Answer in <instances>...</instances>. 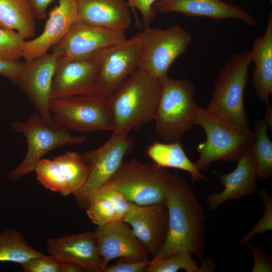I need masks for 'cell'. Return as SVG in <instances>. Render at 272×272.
Returning <instances> with one entry per match:
<instances>
[{"label":"cell","instance_id":"cell-6","mask_svg":"<svg viewBox=\"0 0 272 272\" xmlns=\"http://www.w3.org/2000/svg\"><path fill=\"white\" fill-rule=\"evenodd\" d=\"M173 175L155 164L131 159L123 162L105 185L117 189L135 205L165 204Z\"/></svg>","mask_w":272,"mask_h":272},{"label":"cell","instance_id":"cell-16","mask_svg":"<svg viewBox=\"0 0 272 272\" xmlns=\"http://www.w3.org/2000/svg\"><path fill=\"white\" fill-rule=\"evenodd\" d=\"M126 39L125 31L76 22L66 35L52 47V51L72 57L90 56Z\"/></svg>","mask_w":272,"mask_h":272},{"label":"cell","instance_id":"cell-40","mask_svg":"<svg viewBox=\"0 0 272 272\" xmlns=\"http://www.w3.org/2000/svg\"><path fill=\"white\" fill-rule=\"evenodd\" d=\"M84 269L77 264L71 262H64V272H82Z\"/></svg>","mask_w":272,"mask_h":272},{"label":"cell","instance_id":"cell-20","mask_svg":"<svg viewBox=\"0 0 272 272\" xmlns=\"http://www.w3.org/2000/svg\"><path fill=\"white\" fill-rule=\"evenodd\" d=\"M153 7L161 13L175 12L216 20L236 19L249 26L257 25L255 18L244 9L221 0H158Z\"/></svg>","mask_w":272,"mask_h":272},{"label":"cell","instance_id":"cell-29","mask_svg":"<svg viewBox=\"0 0 272 272\" xmlns=\"http://www.w3.org/2000/svg\"><path fill=\"white\" fill-rule=\"evenodd\" d=\"M86 212L90 220L97 226L119 220L117 211L112 202L97 194L94 195Z\"/></svg>","mask_w":272,"mask_h":272},{"label":"cell","instance_id":"cell-10","mask_svg":"<svg viewBox=\"0 0 272 272\" xmlns=\"http://www.w3.org/2000/svg\"><path fill=\"white\" fill-rule=\"evenodd\" d=\"M107 99L94 93L51 99L49 110L56 124L79 132L112 131Z\"/></svg>","mask_w":272,"mask_h":272},{"label":"cell","instance_id":"cell-3","mask_svg":"<svg viewBox=\"0 0 272 272\" xmlns=\"http://www.w3.org/2000/svg\"><path fill=\"white\" fill-rule=\"evenodd\" d=\"M193 123L202 127L206 135V141L196 148L199 157L195 163L199 170H207L218 161L237 162L251 150L255 140V133L250 129L223 120L197 104Z\"/></svg>","mask_w":272,"mask_h":272},{"label":"cell","instance_id":"cell-22","mask_svg":"<svg viewBox=\"0 0 272 272\" xmlns=\"http://www.w3.org/2000/svg\"><path fill=\"white\" fill-rule=\"evenodd\" d=\"M77 21L109 29L125 31L132 21L125 0H76Z\"/></svg>","mask_w":272,"mask_h":272},{"label":"cell","instance_id":"cell-18","mask_svg":"<svg viewBox=\"0 0 272 272\" xmlns=\"http://www.w3.org/2000/svg\"><path fill=\"white\" fill-rule=\"evenodd\" d=\"M76 0H58L49 12L42 33L37 37L25 41L23 57L29 61L48 53L67 33L78 19Z\"/></svg>","mask_w":272,"mask_h":272},{"label":"cell","instance_id":"cell-37","mask_svg":"<svg viewBox=\"0 0 272 272\" xmlns=\"http://www.w3.org/2000/svg\"><path fill=\"white\" fill-rule=\"evenodd\" d=\"M252 251L254 264L252 271H271V261L269 256L258 246L250 243L247 245Z\"/></svg>","mask_w":272,"mask_h":272},{"label":"cell","instance_id":"cell-19","mask_svg":"<svg viewBox=\"0 0 272 272\" xmlns=\"http://www.w3.org/2000/svg\"><path fill=\"white\" fill-rule=\"evenodd\" d=\"M46 249L50 255L63 262L77 264L84 271L103 272L105 268L98 252L93 231L49 238L46 240Z\"/></svg>","mask_w":272,"mask_h":272},{"label":"cell","instance_id":"cell-23","mask_svg":"<svg viewBox=\"0 0 272 272\" xmlns=\"http://www.w3.org/2000/svg\"><path fill=\"white\" fill-rule=\"evenodd\" d=\"M254 69L252 79L257 98L263 103L269 101L272 94V14H269L262 36L253 41L250 51Z\"/></svg>","mask_w":272,"mask_h":272},{"label":"cell","instance_id":"cell-1","mask_svg":"<svg viewBox=\"0 0 272 272\" xmlns=\"http://www.w3.org/2000/svg\"><path fill=\"white\" fill-rule=\"evenodd\" d=\"M165 205L168 230L157 254L167 257L175 252H187L202 261L206 242L205 213L185 178L178 173L173 175Z\"/></svg>","mask_w":272,"mask_h":272},{"label":"cell","instance_id":"cell-38","mask_svg":"<svg viewBox=\"0 0 272 272\" xmlns=\"http://www.w3.org/2000/svg\"><path fill=\"white\" fill-rule=\"evenodd\" d=\"M36 19L42 20L46 17V10L54 0H29Z\"/></svg>","mask_w":272,"mask_h":272},{"label":"cell","instance_id":"cell-15","mask_svg":"<svg viewBox=\"0 0 272 272\" xmlns=\"http://www.w3.org/2000/svg\"><path fill=\"white\" fill-rule=\"evenodd\" d=\"M96 65L93 54L59 56L53 78L51 99L95 93Z\"/></svg>","mask_w":272,"mask_h":272},{"label":"cell","instance_id":"cell-31","mask_svg":"<svg viewBox=\"0 0 272 272\" xmlns=\"http://www.w3.org/2000/svg\"><path fill=\"white\" fill-rule=\"evenodd\" d=\"M259 195L264 205V211L262 217L254 225L251 230L244 235L240 240L241 246H246L258 234L272 229V198L266 189H261Z\"/></svg>","mask_w":272,"mask_h":272},{"label":"cell","instance_id":"cell-12","mask_svg":"<svg viewBox=\"0 0 272 272\" xmlns=\"http://www.w3.org/2000/svg\"><path fill=\"white\" fill-rule=\"evenodd\" d=\"M60 53H47L25 61L18 85L38 113L46 121L55 124L49 110L51 92L57 61Z\"/></svg>","mask_w":272,"mask_h":272},{"label":"cell","instance_id":"cell-4","mask_svg":"<svg viewBox=\"0 0 272 272\" xmlns=\"http://www.w3.org/2000/svg\"><path fill=\"white\" fill-rule=\"evenodd\" d=\"M251 63L250 51L233 54L221 70L212 98L206 108L216 117L250 129L244 106V95Z\"/></svg>","mask_w":272,"mask_h":272},{"label":"cell","instance_id":"cell-34","mask_svg":"<svg viewBox=\"0 0 272 272\" xmlns=\"http://www.w3.org/2000/svg\"><path fill=\"white\" fill-rule=\"evenodd\" d=\"M158 1L130 0L129 6L132 9L137 24L139 25L140 22L135 9H137L140 12L142 24L145 27L152 23L156 17V11L153 7V5Z\"/></svg>","mask_w":272,"mask_h":272},{"label":"cell","instance_id":"cell-11","mask_svg":"<svg viewBox=\"0 0 272 272\" xmlns=\"http://www.w3.org/2000/svg\"><path fill=\"white\" fill-rule=\"evenodd\" d=\"M140 34L93 54L96 65L95 93L107 99L138 69Z\"/></svg>","mask_w":272,"mask_h":272},{"label":"cell","instance_id":"cell-9","mask_svg":"<svg viewBox=\"0 0 272 272\" xmlns=\"http://www.w3.org/2000/svg\"><path fill=\"white\" fill-rule=\"evenodd\" d=\"M133 147V141L128 133L112 132L102 146L82 155L88 169V176L82 188L73 195L80 209L86 211L96 192L107 184Z\"/></svg>","mask_w":272,"mask_h":272},{"label":"cell","instance_id":"cell-26","mask_svg":"<svg viewBox=\"0 0 272 272\" xmlns=\"http://www.w3.org/2000/svg\"><path fill=\"white\" fill-rule=\"evenodd\" d=\"M42 254L29 244L20 231L7 229L0 233V262L21 264Z\"/></svg>","mask_w":272,"mask_h":272},{"label":"cell","instance_id":"cell-35","mask_svg":"<svg viewBox=\"0 0 272 272\" xmlns=\"http://www.w3.org/2000/svg\"><path fill=\"white\" fill-rule=\"evenodd\" d=\"M149 258L139 261H126L119 259L115 264L107 265L103 272H141L144 271L149 263Z\"/></svg>","mask_w":272,"mask_h":272},{"label":"cell","instance_id":"cell-24","mask_svg":"<svg viewBox=\"0 0 272 272\" xmlns=\"http://www.w3.org/2000/svg\"><path fill=\"white\" fill-rule=\"evenodd\" d=\"M146 154L159 167L177 169L189 173L193 183L207 180L195 163L188 158L179 141L167 143L155 142L148 147Z\"/></svg>","mask_w":272,"mask_h":272},{"label":"cell","instance_id":"cell-14","mask_svg":"<svg viewBox=\"0 0 272 272\" xmlns=\"http://www.w3.org/2000/svg\"><path fill=\"white\" fill-rule=\"evenodd\" d=\"M93 232L98 252L105 267L116 258L131 261L149 258L148 251L130 226L122 221L97 226Z\"/></svg>","mask_w":272,"mask_h":272},{"label":"cell","instance_id":"cell-17","mask_svg":"<svg viewBox=\"0 0 272 272\" xmlns=\"http://www.w3.org/2000/svg\"><path fill=\"white\" fill-rule=\"evenodd\" d=\"M123 222L150 254L155 256L165 243L168 230V212L165 204L140 206L131 203Z\"/></svg>","mask_w":272,"mask_h":272},{"label":"cell","instance_id":"cell-2","mask_svg":"<svg viewBox=\"0 0 272 272\" xmlns=\"http://www.w3.org/2000/svg\"><path fill=\"white\" fill-rule=\"evenodd\" d=\"M161 90L160 80L137 69L107 99L112 132L129 133L154 120Z\"/></svg>","mask_w":272,"mask_h":272},{"label":"cell","instance_id":"cell-25","mask_svg":"<svg viewBox=\"0 0 272 272\" xmlns=\"http://www.w3.org/2000/svg\"><path fill=\"white\" fill-rule=\"evenodd\" d=\"M35 18L29 0H0V26L25 39L35 33Z\"/></svg>","mask_w":272,"mask_h":272},{"label":"cell","instance_id":"cell-42","mask_svg":"<svg viewBox=\"0 0 272 272\" xmlns=\"http://www.w3.org/2000/svg\"><path fill=\"white\" fill-rule=\"evenodd\" d=\"M127 3H128V5H129V4L130 3V0H127Z\"/></svg>","mask_w":272,"mask_h":272},{"label":"cell","instance_id":"cell-7","mask_svg":"<svg viewBox=\"0 0 272 272\" xmlns=\"http://www.w3.org/2000/svg\"><path fill=\"white\" fill-rule=\"evenodd\" d=\"M11 126L15 131L23 134L27 144L24 159L7 174L12 181L35 172L38 163L50 151L66 145H81L87 139L85 136H74L56 123H49L37 112L32 113L25 121L13 122Z\"/></svg>","mask_w":272,"mask_h":272},{"label":"cell","instance_id":"cell-8","mask_svg":"<svg viewBox=\"0 0 272 272\" xmlns=\"http://www.w3.org/2000/svg\"><path fill=\"white\" fill-rule=\"evenodd\" d=\"M142 51L138 68L161 80L167 76L174 61L190 45V33L179 25L166 29L144 27L139 33Z\"/></svg>","mask_w":272,"mask_h":272},{"label":"cell","instance_id":"cell-13","mask_svg":"<svg viewBox=\"0 0 272 272\" xmlns=\"http://www.w3.org/2000/svg\"><path fill=\"white\" fill-rule=\"evenodd\" d=\"M35 172L42 185L63 196L77 192L88 176L82 155L74 151H67L52 160L42 158Z\"/></svg>","mask_w":272,"mask_h":272},{"label":"cell","instance_id":"cell-30","mask_svg":"<svg viewBox=\"0 0 272 272\" xmlns=\"http://www.w3.org/2000/svg\"><path fill=\"white\" fill-rule=\"evenodd\" d=\"M25 42L17 32L0 26V58L18 61L23 57Z\"/></svg>","mask_w":272,"mask_h":272},{"label":"cell","instance_id":"cell-5","mask_svg":"<svg viewBox=\"0 0 272 272\" xmlns=\"http://www.w3.org/2000/svg\"><path fill=\"white\" fill-rule=\"evenodd\" d=\"M161 90L154 121L155 131L167 142L179 141L193 125L196 104L195 87L187 79L168 76L160 80Z\"/></svg>","mask_w":272,"mask_h":272},{"label":"cell","instance_id":"cell-32","mask_svg":"<svg viewBox=\"0 0 272 272\" xmlns=\"http://www.w3.org/2000/svg\"><path fill=\"white\" fill-rule=\"evenodd\" d=\"M25 272H64V262L52 255L31 258L20 264Z\"/></svg>","mask_w":272,"mask_h":272},{"label":"cell","instance_id":"cell-41","mask_svg":"<svg viewBox=\"0 0 272 272\" xmlns=\"http://www.w3.org/2000/svg\"><path fill=\"white\" fill-rule=\"evenodd\" d=\"M243 1H244V2H248V1H249L250 0H243ZM268 1H269L270 2H272V0H268Z\"/></svg>","mask_w":272,"mask_h":272},{"label":"cell","instance_id":"cell-27","mask_svg":"<svg viewBox=\"0 0 272 272\" xmlns=\"http://www.w3.org/2000/svg\"><path fill=\"white\" fill-rule=\"evenodd\" d=\"M192 254L187 252H177L167 257L158 254L150 260L146 267V272H177L184 269L187 272L211 271L213 270L212 264L209 261L198 262L192 258Z\"/></svg>","mask_w":272,"mask_h":272},{"label":"cell","instance_id":"cell-28","mask_svg":"<svg viewBox=\"0 0 272 272\" xmlns=\"http://www.w3.org/2000/svg\"><path fill=\"white\" fill-rule=\"evenodd\" d=\"M267 128L263 119L256 121V138L250 151L255 162L256 178L259 181L272 175V143L267 135Z\"/></svg>","mask_w":272,"mask_h":272},{"label":"cell","instance_id":"cell-36","mask_svg":"<svg viewBox=\"0 0 272 272\" xmlns=\"http://www.w3.org/2000/svg\"><path fill=\"white\" fill-rule=\"evenodd\" d=\"M24 65L25 62L0 58V77L6 78L13 84H16Z\"/></svg>","mask_w":272,"mask_h":272},{"label":"cell","instance_id":"cell-33","mask_svg":"<svg viewBox=\"0 0 272 272\" xmlns=\"http://www.w3.org/2000/svg\"><path fill=\"white\" fill-rule=\"evenodd\" d=\"M95 194L109 200L117 211L119 220L123 221L129 210L131 202L126 199L121 192L111 186L104 185Z\"/></svg>","mask_w":272,"mask_h":272},{"label":"cell","instance_id":"cell-39","mask_svg":"<svg viewBox=\"0 0 272 272\" xmlns=\"http://www.w3.org/2000/svg\"><path fill=\"white\" fill-rule=\"evenodd\" d=\"M264 119H263L268 127L272 128V107L269 101L264 103Z\"/></svg>","mask_w":272,"mask_h":272},{"label":"cell","instance_id":"cell-21","mask_svg":"<svg viewBox=\"0 0 272 272\" xmlns=\"http://www.w3.org/2000/svg\"><path fill=\"white\" fill-rule=\"evenodd\" d=\"M236 162L237 166L231 172L225 174L215 172L224 188L220 192L207 196L209 210L214 211L228 200L239 199L257 191L255 164L250 150L245 152Z\"/></svg>","mask_w":272,"mask_h":272}]
</instances>
